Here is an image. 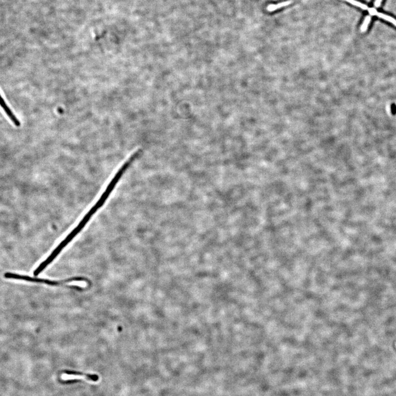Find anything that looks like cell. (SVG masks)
<instances>
[{
    "instance_id": "6da1fadb",
    "label": "cell",
    "mask_w": 396,
    "mask_h": 396,
    "mask_svg": "<svg viewBox=\"0 0 396 396\" xmlns=\"http://www.w3.org/2000/svg\"><path fill=\"white\" fill-rule=\"evenodd\" d=\"M99 209L98 206H96V205L93 206L90 210L89 212L86 214L85 217H83L77 226H76L75 228H74L66 237L61 242L57 247L51 253L49 257L36 268L34 272V275L35 276H38L49 265L53 262L55 258L61 252V251L81 232L83 228L86 226L88 221L90 220V219L94 215L97 211H99Z\"/></svg>"
},
{
    "instance_id": "7a4b0ae2",
    "label": "cell",
    "mask_w": 396,
    "mask_h": 396,
    "mask_svg": "<svg viewBox=\"0 0 396 396\" xmlns=\"http://www.w3.org/2000/svg\"><path fill=\"white\" fill-rule=\"evenodd\" d=\"M4 277H5L6 278H9V279H19V280H24L31 282L44 283L46 284V285L50 286L61 285H63V284L66 283L67 282H70L75 281H88L87 279L82 277H72L71 278L64 279V280L60 281H51L49 280V279H47L32 277L29 276L21 275V274L12 273H6L4 274Z\"/></svg>"
},
{
    "instance_id": "3957f363",
    "label": "cell",
    "mask_w": 396,
    "mask_h": 396,
    "mask_svg": "<svg viewBox=\"0 0 396 396\" xmlns=\"http://www.w3.org/2000/svg\"><path fill=\"white\" fill-rule=\"evenodd\" d=\"M63 372L64 374L62 376V378L64 380L82 379L97 382L99 379V376L96 374H85L81 372L70 370H65Z\"/></svg>"
},
{
    "instance_id": "277c9868",
    "label": "cell",
    "mask_w": 396,
    "mask_h": 396,
    "mask_svg": "<svg viewBox=\"0 0 396 396\" xmlns=\"http://www.w3.org/2000/svg\"><path fill=\"white\" fill-rule=\"evenodd\" d=\"M0 106H1L3 111L5 112L6 114L8 117L10 118L13 124L17 127H20L21 125L20 120L17 118L11 109L9 108L1 94H0Z\"/></svg>"
},
{
    "instance_id": "5b68a950",
    "label": "cell",
    "mask_w": 396,
    "mask_h": 396,
    "mask_svg": "<svg viewBox=\"0 0 396 396\" xmlns=\"http://www.w3.org/2000/svg\"><path fill=\"white\" fill-rule=\"evenodd\" d=\"M368 11H369L371 15H376L381 18H383V19L393 23V24L396 27V20L394 19V18L386 15L384 13L378 12L374 8H369L368 9Z\"/></svg>"
},
{
    "instance_id": "8992f818",
    "label": "cell",
    "mask_w": 396,
    "mask_h": 396,
    "mask_svg": "<svg viewBox=\"0 0 396 396\" xmlns=\"http://www.w3.org/2000/svg\"><path fill=\"white\" fill-rule=\"evenodd\" d=\"M346 1L353 4V5L361 8L363 10H368V9H369L366 4L355 1V0H346Z\"/></svg>"
},
{
    "instance_id": "52a82bcc",
    "label": "cell",
    "mask_w": 396,
    "mask_h": 396,
    "mask_svg": "<svg viewBox=\"0 0 396 396\" xmlns=\"http://www.w3.org/2000/svg\"><path fill=\"white\" fill-rule=\"evenodd\" d=\"M370 21H371V17L370 16H367L366 18V19L364 22H363L361 29V30L362 32H365L367 30L368 26H369V23L370 22Z\"/></svg>"
},
{
    "instance_id": "ba28073f",
    "label": "cell",
    "mask_w": 396,
    "mask_h": 396,
    "mask_svg": "<svg viewBox=\"0 0 396 396\" xmlns=\"http://www.w3.org/2000/svg\"><path fill=\"white\" fill-rule=\"evenodd\" d=\"M382 1H383V0H375V6L376 7H379L380 6Z\"/></svg>"
}]
</instances>
